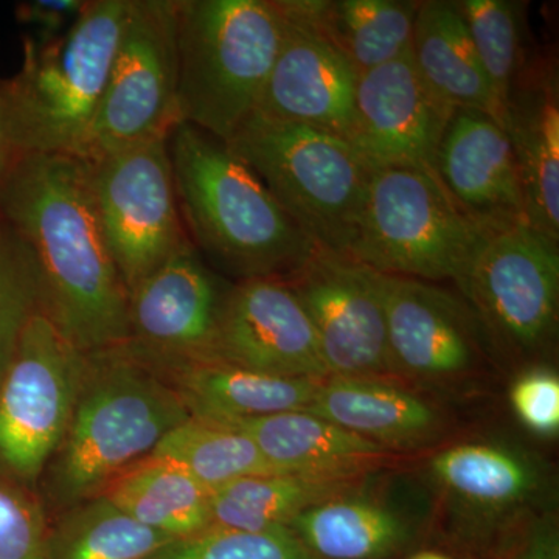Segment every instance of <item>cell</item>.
Here are the masks:
<instances>
[{"instance_id":"d4e9b609","label":"cell","mask_w":559,"mask_h":559,"mask_svg":"<svg viewBox=\"0 0 559 559\" xmlns=\"http://www.w3.org/2000/svg\"><path fill=\"white\" fill-rule=\"evenodd\" d=\"M288 528L318 559H395L417 538L399 510L355 495L304 511Z\"/></svg>"},{"instance_id":"2e32d148","label":"cell","mask_w":559,"mask_h":559,"mask_svg":"<svg viewBox=\"0 0 559 559\" xmlns=\"http://www.w3.org/2000/svg\"><path fill=\"white\" fill-rule=\"evenodd\" d=\"M396 374L457 380L479 364L484 326L466 301L423 280L377 272Z\"/></svg>"},{"instance_id":"ba28073f","label":"cell","mask_w":559,"mask_h":559,"mask_svg":"<svg viewBox=\"0 0 559 559\" xmlns=\"http://www.w3.org/2000/svg\"><path fill=\"white\" fill-rule=\"evenodd\" d=\"M179 123L178 0H130L80 159H98L170 135Z\"/></svg>"},{"instance_id":"836d02e7","label":"cell","mask_w":559,"mask_h":559,"mask_svg":"<svg viewBox=\"0 0 559 559\" xmlns=\"http://www.w3.org/2000/svg\"><path fill=\"white\" fill-rule=\"evenodd\" d=\"M49 533L39 503L0 476V559H47Z\"/></svg>"},{"instance_id":"7c38bea8","label":"cell","mask_w":559,"mask_h":559,"mask_svg":"<svg viewBox=\"0 0 559 559\" xmlns=\"http://www.w3.org/2000/svg\"><path fill=\"white\" fill-rule=\"evenodd\" d=\"M285 282L310 319L331 377L382 380L396 374L377 271L320 250Z\"/></svg>"},{"instance_id":"5b68a950","label":"cell","mask_w":559,"mask_h":559,"mask_svg":"<svg viewBox=\"0 0 559 559\" xmlns=\"http://www.w3.org/2000/svg\"><path fill=\"white\" fill-rule=\"evenodd\" d=\"M130 0H92L58 38L24 44V62L7 80L22 156H81L127 20Z\"/></svg>"},{"instance_id":"1f68e13d","label":"cell","mask_w":559,"mask_h":559,"mask_svg":"<svg viewBox=\"0 0 559 559\" xmlns=\"http://www.w3.org/2000/svg\"><path fill=\"white\" fill-rule=\"evenodd\" d=\"M40 310L38 271L27 246L0 216V381L25 325Z\"/></svg>"},{"instance_id":"e0dca14e","label":"cell","mask_w":559,"mask_h":559,"mask_svg":"<svg viewBox=\"0 0 559 559\" xmlns=\"http://www.w3.org/2000/svg\"><path fill=\"white\" fill-rule=\"evenodd\" d=\"M210 359L275 377H331L307 312L280 278L242 280L229 290Z\"/></svg>"},{"instance_id":"30bf717a","label":"cell","mask_w":559,"mask_h":559,"mask_svg":"<svg viewBox=\"0 0 559 559\" xmlns=\"http://www.w3.org/2000/svg\"><path fill=\"white\" fill-rule=\"evenodd\" d=\"M103 237L128 293L182 249L170 135L86 160Z\"/></svg>"},{"instance_id":"52a82bcc","label":"cell","mask_w":559,"mask_h":559,"mask_svg":"<svg viewBox=\"0 0 559 559\" xmlns=\"http://www.w3.org/2000/svg\"><path fill=\"white\" fill-rule=\"evenodd\" d=\"M488 237L460 212L436 171L378 167L349 257L380 274L455 283Z\"/></svg>"},{"instance_id":"44dd1931","label":"cell","mask_w":559,"mask_h":559,"mask_svg":"<svg viewBox=\"0 0 559 559\" xmlns=\"http://www.w3.org/2000/svg\"><path fill=\"white\" fill-rule=\"evenodd\" d=\"M145 362L167 371L162 377L170 380L191 417L215 423L305 411L319 385V381L275 377L216 359Z\"/></svg>"},{"instance_id":"ffe728a7","label":"cell","mask_w":559,"mask_h":559,"mask_svg":"<svg viewBox=\"0 0 559 559\" xmlns=\"http://www.w3.org/2000/svg\"><path fill=\"white\" fill-rule=\"evenodd\" d=\"M554 57L530 58L503 103L502 124L520 170L525 216L559 241V83Z\"/></svg>"},{"instance_id":"f1b7e54d","label":"cell","mask_w":559,"mask_h":559,"mask_svg":"<svg viewBox=\"0 0 559 559\" xmlns=\"http://www.w3.org/2000/svg\"><path fill=\"white\" fill-rule=\"evenodd\" d=\"M150 455L175 463L209 489L242 477L283 474L240 430L197 417L171 429Z\"/></svg>"},{"instance_id":"d6a6232c","label":"cell","mask_w":559,"mask_h":559,"mask_svg":"<svg viewBox=\"0 0 559 559\" xmlns=\"http://www.w3.org/2000/svg\"><path fill=\"white\" fill-rule=\"evenodd\" d=\"M146 559H318L288 527L246 532L212 527L175 539Z\"/></svg>"},{"instance_id":"8d00e7d4","label":"cell","mask_w":559,"mask_h":559,"mask_svg":"<svg viewBox=\"0 0 559 559\" xmlns=\"http://www.w3.org/2000/svg\"><path fill=\"white\" fill-rule=\"evenodd\" d=\"M510 559H559V530L554 514H543L530 525Z\"/></svg>"},{"instance_id":"6da1fadb","label":"cell","mask_w":559,"mask_h":559,"mask_svg":"<svg viewBox=\"0 0 559 559\" xmlns=\"http://www.w3.org/2000/svg\"><path fill=\"white\" fill-rule=\"evenodd\" d=\"M0 216L35 261L40 310L80 352L130 340V293L103 237L86 160L22 156L0 186Z\"/></svg>"},{"instance_id":"cb8c5ba5","label":"cell","mask_w":559,"mask_h":559,"mask_svg":"<svg viewBox=\"0 0 559 559\" xmlns=\"http://www.w3.org/2000/svg\"><path fill=\"white\" fill-rule=\"evenodd\" d=\"M411 57L426 86L447 108L480 110L502 121V106L454 2H419Z\"/></svg>"},{"instance_id":"3957f363","label":"cell","mask_w":559,"mask_h":559,"mask_svg":"<svg viewBox=\"0 0 559 559\" xmlns=\"http://www.w3.org/2000/svg\"><path fill=\"white\" fill-rule=\"evenodd\" d=\"M190 417L179 393L127 342L90 353L79 403L51 463V498L61 507L95 498Z\"/></svg>"},{"instance_id":"7a4b0ae2","label":"cell","mask_w":559,"mask_h":559,"mask_svg":"<svg viewBox=\"0 0 559 559\" xmlns=\"http://www.w3.org/2000/svg\"><path fill=\"white\" fill-rule=\"evenodd\" d=\"M170 156L180 216L194 248L221 270L285 280L320 252L226 143L179 123Z\"/></svg>"},{"instance_id":"484cf974","label":"cell","mask_w":559,"mask_h":559,"mask_svg":"<svg viewBox=\"0 0 559 559\" xmlns=\"http://www.w3.org/2000/svg\"><path fill=\"white\" fill-rule=\"evenodd\" d=\"M367 474H270L210 489L212 527L263 532L288 527L304 511L353 495Z\"/></svg>"},{"instance_id":"ac0fdd59","label":"cell","mask_w":559,"mask_h":559,"mask_svg":"<svg viewBox=\"0 0 559 559\" xmlns=\"http://www.w3.org/2000/svg\"><path fill=\"white\" fill-rule=\"evenodd\" d=\"M452 114L426 86L409 50L359 75L349 143L373 168L433 170Z\"/></svg>"},{"instance_id":"74e56055","label":"cell","mask_w":559,"mask_h":559,"mask_svg":"<svg viewBox=\"0 0 559 559\" xmlns=\"http://www.w3.org/2000/svg\"><path fill=\"white\" fill-rule=\"evenodd\" d=\"M22 157L14 138L7 80L0 81V186Z\"/></svg>"},{"instance_id":"603a6c76","label":"cell","mask_w":559,"mask_h":559,"mask_svg":"<svg viewBox=\"0 0 559 559\" xmlns=\"http://www.w3.org/2000/svg\"><path fill=\"white\" fill-rule=\"evenodd\" d=\"M229 426L248 436L283 474L360 473L381 468L393 452L305 411L234 419Z\"/></svg>"},{"instance_id":"d6986e66","label":"cell","mask_w":559,"mask_h":559,"mask_svg":"<svg viewBox=\"0 0 559 559\" xmlns=\"http://www.w3.org/2000/svg\"><path fill=\"white\" fill-rule=\"evenodd\" d=\"M433 171L460 212L485 234L527 224L510 140L488 114L454 110L437 150Z\"/></svg>"},{"instance_id":"d590c367","label":"cell","mask_w":559,"mask_h":559,"mask_svg":"<svg viewBox=\"0 0 559 559\" xmlns=\"http://www.w3.org/2000/svg\"><path fill=\"white\" fill-rule=\"evenodd\" d=\"M86 5V0H33L21 3L16 16L22 24L38 33L35 40L44 43L68 32Z\"/></svg>"},{"instance_id":"7402d4cb","label":"cell","mask_w":559,"mask_h":559,"mask_svg":"<svg viewBox=\"0 0 559 559\" xmlns=\"http://www.w3.org/2000/svg\"><path fill=\"white\" fill-rule=\"evenodd\" d=\"M305 412L392 452L429 444L443 432V418L432 404L378 378L319 381Z\"/></svg>"},{"instance_id":"f35d334b","label":"cell","mask_w":559,"mask_h":559,"mask_svg":"<svg viewBox=\"0 0 559 559\" xmlns=\"http://www.w3.org/2000/svg\"><path fill=\"white\" fill-rule=\"evenodd\" d=\"M407 559H452L448 557V555L440 554V551L433 550H423L417 551V554L412 555V557Z\"/></svg>"},{"instance_id":"8992f818","label":"cell","mask_w":559,"mask_h":559,"mask_svg":"<svg viewBox=\"0 0 559 559\" xmlns=\"http://www.w3.org/2000/svg\"><path fill=\"white\" fill-rule=\"evenodd\" d=\"M226 145L320 250L349 257L373 167L347 139L252 114Z\"/></svg>"},{"instance_id":"9a60e30c","label":"cell","mask_w":559,"mask_h":559,"mask_svg":"<svg viewBox=\"0 0 559 559\" xmlns=\"http://www.w3.org/2000/svg\"><path fill=\"white\" fill-rule=\"evenodd\" d=\"M227 294L187 242L130 290L128 347L153 362L212 358Z\"/></svg>"},{"instance_id":"277c9868","label":"cell","mask_w":559,"mask_h":559,"mask_svg":"<svg viewBox=\"0 0 559 559\" xmlns=\"http://www.w3.org/2000/svg\"><path fill=\"white\" fill-rule=\"evenodd\" d=\"M282 35L277 0H178L180 121L229 142L259 106Z\"/></svg>"},{"instance_id":"4316f807","label":"cell","mask_w":559,"mask_h":559,"mask_svg":"<svg viewBox=\"0 0 559 559\" xmlns=\"http://www.w3.org/2000/svg\"><path fill=\"white\" fill-rule=\"evenodd\" d=\"M210 495L175 463L146 455L117 474L98 496L145 527L183 539L212 528Z\"/></svg>"},{"instance_id":"4dcf8cb0","label":"cell","mask_w":559,"mask_h":559,"mask_svg":"<svg viewBox=\"0 0 559 559\" xmlns=\"http://www.w3.org/2000/svg\"><path fill=\"white\" fill-rule=\"evenodd\" d=\"M468 27L485 75L502 106L530 60L527 2L459 0L454 2Z\"/></svg>"},{"instance_id":"4fadbf2b","label":"cell","mask_w":559,"mask_h":559,"mask_svg":"<svg viewBox=\"0 0 559 559\" xmlns=\"http://www.w3.org/2000/svg\"><path fill=\"white\" fill-rule=\"evenodd\" d=\"M282 44L257 116L352 140L359 73L316 21L311 0H277Z\"/></svg>"},{"instance_id":"9c48e42d","label":"cell","mask_w":559,"mask_h":559,"mask_svg":"<svg viewBox=\"0 0 559 559\" xmlns=\"http://www.w3.org/2000/svg\"><path fill=\"white\" fill-rule=\"evenodd\" d=\"M86 367V353L36 311L0 381V468L10 477L33 484L60 450Z\"/></svg>"},{"instance_id":"8fae6325","label":"cell","mask_w":559,"mask_h":559,"mask_svg":"<svg viewBox=\"0 0 559 559\" xmlns=\"http://www.w3.org/2000/svg\"><path fill=\"white\" fill-rule=\"evenodd\" d=\"M454 285L496 344L525 356L554 344L559 241L528 224L489 235Z\"/></svg>"},{"instance_id":"5bb4252c","label":"cell","mask_w":559,"mask_h":559,"mask_svg":"<svg viewBox=\"0 0 559 559\" xmlns=\"http://www.w3.org/2000/svg\"><path fill=\"white\" fill-rule=\"evenodd\" d=\"M452 536L465 549L488 551L543 495L538 460L502 443H463L430 460Z\"/></svg>"},{"instance_id":"e575fe53","label":"cell","mask_w":559,"mask_h":559,"mask_svg":"<svg viewBox=\"0 0 559 559\" xmlns=\"http://www.w3.org/2000/svg\"><path fill=\"white\" fill-rule=\"evenodd\" d=\"M510 403L518 419L536 436L550 439L559 432V378L554 370L522 371L511 384Z\"/></svg>"},{"instance_id":"83f0119b","label":"cell","mask_w":559,"mask_h":559,"mask_svg":"<svg viewBox=\"0 0 559 559\" xmlns=\"http://www.w3.org/2000/svg\"><path fill=\"white\" fill-rule=\"evenodd\" d=\"M418 5L409 0H311L320 28L359 75L411 50Z\"/></svg>"},{"instance_id":"f546056e","label":"cell","mask_w":559,"mask_h":559,"mask_svg":"<svg viewBox=\"0 0 559 559\" xmlns=\"http://www.w3.org/2000/svg\"><path fill=\"white\" fill-rule=\"evenodd\" d=\"M171 540L95 496L73 507L49 533L47 559H146Z\"/></svg>"}]
</instances>
